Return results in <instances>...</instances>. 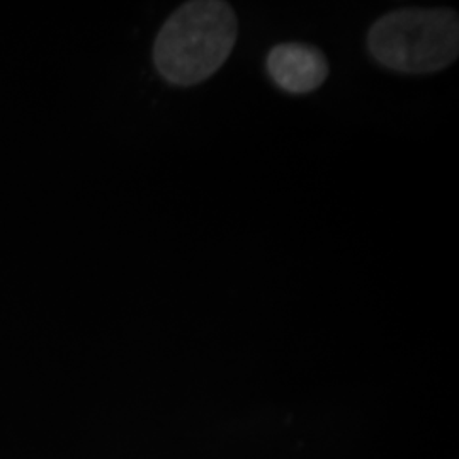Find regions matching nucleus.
Wrapping results in <instances>:
<instances>
[{"mask_svg": "<svg viewBox=\"0 0 459 459\" xmlns=\"http://www.w3.org/2000/svg\"><path fill=\"white\" fill-rule=\"evenodd\" d=\"M238 34L231 5L221 0H191L165 21L153 45L159 74L174 85H195L229 60Z\"/></svg>", "mask_w": 459, "mask_h": 459, "instance_id": "obj_1", "label": "nucleus"}, {"mask_svg": "<svg viewBox=\"0 0 459 459\" xmlns=\"http://www.w3.org/2000/svg\"><path fill=\"white\" fill-rule=\"evenodd\" d=\"M368 48L381 65L402 74L443 70L458 58V14L444 7L392 11L371 26Z\"/></svg>", "mask_w": 459, "mask_h": 459, "instance_id": "obj_2", "label": "nucleus"}, {"mask_svg": "<svg viewBox=\"0 0 459 459\" xmlns=\"http://www.w3.org/2000/svg\"><path fill=\"white\" fill-rule=\"evenodd\" d=\"M267 72L279 89L290 94H308L325 82L328 64L325 55L303 43H281L269 51Z\"/></svg>", "mask_w": 459, "mask_h": 459, "instance_id": "obj_3", "label": "nucleus"}]
</instances>
